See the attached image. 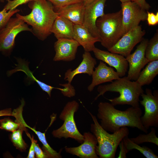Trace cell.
Here are the masks:
<instances>
[{"label": "cell", "mask_w": 158, "mask_h": 158, "mask_svg": "<svg viewBox=\"0 0 158 158\" xmlns=\"http://www.w3.org/2000/svg\"><path fill=\"white\" fill-rule=\"evenodd\" d=\"M97 116L100 125L107 131L113 133L123 127L136 128L147 133L141 120L142 112L139 107H132L125 111L116 109L111 103L100 102L98 105Z\"/></svg>", "instance_id": "cell-1"}, {"label": "cell", "mask_w": 158, "mask_h": 158, "mask_svg": "<svg viewBox=\"0 0 158 158\" xmlns=\"http://www.w3.org/2000/svg\"><path fill=\"white\" fill-rule=\"evenodd\" d=\"M28 3L31 10L30 13L23 16L17 13L16 17L31 26L32 33L39 40L44 41L51 34V30L58 14L47 0H33Z\"/></svg>", "instance_id": "cell-2"}, {"label": "cell", "mask_w": 158, "mask_h": 158, "mask_svg": "<svg viewBox=\"0 0 158 158\" xmlns=\"http://www.w3.org/2000/svg\"><path fill=\"white\" fill-rule=\"evenodd\" d=\"M99 94L95 98H98L107 92L119 93V96L108 99L114 106L127 104L131 107H139V97L144 93L142 86L136 81H132L126 77L120 78L109 84L100 85L97 88Z\"/></svg>", "instance_id": "cell-3"}, {"label": "cell", "mask_w": 158, "mask_h": 158, "mask_svg": "<svg viewBox=\"0 0 158 158\" xmlns=\"http://www.w3.org/2000/svg\"><path fill=\"white\" fill-rule=\"evenodd\" d=\"M93 123L90 125V130L96 137L98 145L96 152L100 158H114L117 147L121 141L128 136L129 130L127 127L121 128L111 134L104 130L98 122L96 117L90 112Z\"/></svg>", "instance_id": "cell-4"}, {"label": "cell", "mask_w": 158, "mask_h": 158, "mask_svg": "<svg viewBox=\"0 0 158 158\" xmlns=\"http://www.w3.org/2000/svg\"><path fill=\"white\" fill-rule=\"evenodd\" d=\"M96 25L101 45L108 50L126 33L122 22L121 10L99 18Z\"/></svg>", "instance_id": "cell-5"}, {"label": "cell", "mask_w": 158, "mask_h": 158, "mask_svg": "<svg viewBox=\"0 0 158 158\" xmlns=\"http://www.w3.org/2000/svg\"><path fill=\"white\" fill-rule=\"evenodd\" d=\"M79 106L78 102L74 100L66 104L59 116L63 123L59 128L52 131V134L54 137L59 139L70 138L80 143L83 142V135L78 130L74 117Z\"/></svg>", "instance_id": "cell-6"}, {"label": "cell", "mask_w": 158, "mask_h": 158, "mask_svg": "<svg viewBox=\"0 0 158 158\" xmlns=\"http://www.w3.org/2000/svg\"><path fill=\"white\" fill-rule=\"evenodd\" d=\"M23 31L32 32V29L20 19L11 18L6 25L0 30V52L6 56L11 54L15 45L17 35Z\"/></svg>", "instance_id": "cell-7"}, {"label": "cell", "mask_w": 158, "mask_h": 158, "mask_svg": "<svg viewBox=\"0 0 158 158\" xmlns=\"http://www.w3.org/2000/svg\"><path fill=\"white\" fill-rule=\"evenodd\" d=\"M145 93L140 96L142 100L139 102L144 107V114L141 117L142 125L148 130L150 127H158V91L146 88Z\"/></svg>", "instance_id": "cell-8"}, {"label": "cell", "mask_w": 158, "mask_h": 158, "mask_svg": "<svg viewBox=\"0 0 158 158\" xmlns=\"http://www.w3.org/2000/svg\"><path fill=\"white\" fill-rule=\"evenodd\" d=\"M145 31L140 25L133 28L126 33L108 51L126 57L131 54L134 47L144 38Z\"/></svg>", "instance_id": "cell-9"}, {"label": "cell", "mask_w": 158, "mask_h": 158, "mask_svg": "<svg viewBox=\"0 0 158 158\" xmlns=\"http://www.w3.org/2000/svg\"><path fill=\"white\" fill-rule=\"evenodd\" d=\"M148 41L143 38L135 51L126 57L129 67L126 77L129 80L136 81L141 70L149 62L145 56V53Z\"/></svg>", "instance_id": "cell-10"}, {"label": "cell", "mask_w": 158, "mask_h": 158, "mask_svg": "<svg viewBox=\"0 0 158 158\" xmlns=\"http://www.w3.org/2000/svg\"><path fill=\"white\" fill-rule=\"evenodd\" d=\"M122 22L126 32L139 25L141 21L146 20L147 11L135 2L122 3Z\"/></svg>", "instance_id": "cell-11"}, {"label": "cell", "mask_w": 158, "mask_h": 158, "mask_svg": "<svg viewBox=\"0 0 158 158\" xmlns=\"http://www.w3.org/2000/svg\"><path fill=\"white\" fill-rule=\"evenodd\" d=\"M106 1L94 0L85 6L83 25L87 29L93 36L99 39L96 22L99 18L105 14L104 8Z\"/></svg>", "instance_id": "cell-12"}, {"label": "cell", "mask_w": 158, "mask_h": 158, "mask_svg": "<svg viewBox=\"0 0 158 158\" xmlns=\"http://www.w3.org/2000/svg\"><path fill=\"white\" fill-rule=\"evenodd\" d=\"M92 51L97 59L115 68L119 77L125 75L128 67L126 57L120 54L102 50L96 47Z\"/></svg>", "instance_id": "cell-13"}, {"label": "cell", "mask_w": 158, "mask_h": 158, "mask_svg": "<svg viewBox=\"0 0 158 158\" xmlns=\"http://www.w3.org/2000/svg\"><path fill=\"white\" fill-rule=\"evenodd\" d=\"M84 141L80 146L74 147H65L66 152L80 158H98L96 152L97 141L95 136L89 132L83 134Z\"/></svg>", "instance_id": "cell-14"}, {"label": "cell", "mask_w": 158, "mask_h": 158, "mask_svg": "<svg viewBox=\"0 0 158 158\" xmlns=\"http://www.w3.org/2000/svg\"><path fill=\"white\" fill-rule=\"evenodd\" d=\"M80 46L73 39L57 40L54 44L55 54L53 60L55 61H71L74 60Z\"/></svg>", "instance_id": "cell-15"}, {"label": "cell", "mask_w": 158, "mask_h": 158, "mask_svg": "<svg viewBox=\"0 0 158 158\" xmlns=\"http://www.w3.org/2000/svg\"><path fill=\"white\" fill-rule=\"evenodd\" d=\"M92 76V82L87 88L90 92L92 91L95 87L98 85L106 82H111L120 78L113 68L107 66L106 63L101 61L94 70Z\"/></svg>", "instance_id": "cell-16"}, {"label": "cell", "mask_w": 158, "mask_h": 158, "mask_svg": "<svg viewBox=\"0 0 158 158\" xmlns=\"http://www.w3.org/2000/svg\"><path fill=\"white\" fill-rule=\"evenodd\" d=\"M21 104L19 106L14 109L12 112V116L16 118L15 121L23 125L35 133L37 135L38 139L43 145V150L45 153L48 158H56L59 155V153L54 150L49 144L45 137V133H43L37 131L34 128L30 127L28 125L25 121L23 116V107L25 104V102L23 99L21 101Z\"/></svg>", "instance_id": "cell-17"}, {"label": "cell", "mask_w": 158, "mask_h": 158, "mask_svg": "<svg viewBox=\"0 0 158 158\" xmlns=\"http://www.w3.org/2000/svg\"><path fill=\"white\" fill-rule=\"evenodd\" d=\"M54 10L58 16L68 19L74 25H83L85 10L83 2Z\"/></svg>", "instance_id": "cell-18"}, {"label": "cell", "mask_w": 158, "mask_h": 158, "mask_svg": "<svg viewBox=\"0 0 158 158\" xmlns=\"http://www.w3.org/2000/svg\"><path fill=\"white\" fill-rule=\"evenodd\" d=\"M82 57V61L75 69L73 70L69 69L65 72L64 79L68 83H71L74 77L78 74L85 73L92 75L97 63L96 59L89 52L85 51Z\"/></svg>", "instance_id": "cell-19"}, {"label": "cell", "mask_w": 158, "mask_h": 158, "mask_svg": "<svg viewBox=\"0 0 158 158\" xmlns=\"http://www.w3.org/2000/svg\"><path fill=\"white\" fill-rule=\"evenodd\" d=\"M73 39L87 52L92 51L95 43L100 42L99 39L93 36L83 25H74Z\"/></svg>", "instance_id": "cell-20"}, {"label": "cell", "mask_w": 158, "mask_h": 158, "mask_svg": "<svg viewBox=\"0 0 158 158\" xmlns=\"http://www.w3.org/2000/svg\"><path fill=\"white\" fill-rule=\"evenodd\" d=\"M51 32L57 40L73 39L74 25L68 19L58 16L54 22Z\"/></svg>", "instance_id": "cell-21"}, {"label": "cell", "mask_w": 158, "mask_h": 158, "mask_svg": "<svg viewBox=\"0 0 158 158\" xmlns=\"http://www.w3.org/2000/svg\"><path fill=\"white\" fill-rule=\"evenodd\" d=\"M17 64L14 68L9 70L7 72V75L10 76L13 73L18 71H22L25 73L27 76L30 79L36 82L42 90L47 92L49 97H51V92L53 89H58V88H55L50 85L41 81L37 80L33 75L32 73L30 70L28 63L25 61L20 58H17Z\"/></svg>", "instance_id": "cell-22"}, {"label": "cell", "mask_w": 158, "mask_h": 158, "mask_svg": "<svg viewBox=\"0 0 158 158\" xmlns=\"http://www.w3.org/2000/svg\"><path fill=\"white\" fill-rule=\"evenodd\" d=\"M158 74V60L149 62L136 81L142 87L150 84Z\"/></svg>", "instance_id": "cell-23"}, {"label": "cell", "mask_w": 158, "mask_h": 158, "mask_svg": "<svg viewBox=\"0 0 158 158\" xmlns=\"http://www.w3.org/2000/svg\"><path fill=\"white\" fill-rule=\"evenodd\" d=\"M123 141L128 152L133 149H136L140 151L147 158H158V156L154 153L152 149L147 146H143L141 147L135 143L128 138V136L124 138Z\"/></svg>", "instance_id": "cell-24"}, {"label": "cell", "mask_w": 158, "mask_h": 158, "mask_svg": "<svg viewBox=\"0 0 158 158\" xmlns=\"http://www.w3.org/2000/svg\"><path fill=\"white\" fill-rule=\"evenodd\" d=\"M145 56L149 61L158 60V31L148 41L145 50Z\"/></svg>", "instance_id": "cell-25"}, {"label": "cell", "mask_w": 158, "mask_h": 158, "mask_svg": "<svg viewBox=\"0 0 158 158\" xmlns=\"http://www.w3.org/2000/svg\"><path fill=\"white\" fill-rule=\"evenodd\" d=\"M26 127L20 124L19 128L12 132L10 135V139L14 145L16 149L21 151H24L27 148V145L23 138L22 134L23 131H27Z\"/></svg>", "instance_id": "cell-26"}, {"label": "cell", "mask_w": 158, "mask_h": 158, "mask_svg": "<svg viewBox=\"0 0 158 158\" xmlns=\"http://www.w3.org/2000/svg\"><path fill=\"white\" fill-rule=\"evenodd\" d=\"M155 129L152 127L150 132L146 134H140L135 137L129 138L133 142L139 145L145 142H150L158 146V138L156 134Z\"/></svg>", "instance_id": "cell-27"}, {"label": "cell", "mask_w": 158, "mask_h": 158, "mask_svg": "<svg viewBox=\"0 0 158 158\" xmlns=\"http://www.w3.org/2000/svg\"><path fill=\"white\" fill-rule=\"evenodd\" d=\"M20 124L14 121L9 118H5L0 120V128L8 131L13 132L18 129Z\"/></svg>", "instance_id": "cell-28"}, {"label": "cell", "mask_w": 158, "mask_h": 158, "mask_svg": "<svg viewBox=\"0 0 158 158\" xmlns=\"http://www.w3.org/2000/svg\"><path fill=\"white\" fill-rule=\"evenodd\" d=\"M17 9L7 11L4 8L0 11V30L6 25L9 19L15 13L19 12Z\"/></svg>", "instance_id": "cell-29"}, {"label": "cell", "mask_w": 158, "mask_h": 158, "mask_svg": "<svg viewBox=\"0 0 158 158\" xmlns=\"http://www.w3.org/2000/svg\"><path fill=\"white\" fill-rule=\"evenodd\" d=\"M53 5L54 9L66 6L83 2L84 0H47Z\"/></svg>", "instance_id": "cell-30"}, {"label": "cell", "mask_w": 158, "mask_h": 158, "mask_svg": "<svg viewBox=\"0 0 158 158\" xmlns=\"http://www.w3.org/2000/svg\"><path fill=\"white\" fill-rule=\"evenodd\" d=\"M59 85L63 87V88H60L59 90L64 96L71 97L75 96V90L71 83L68 82L64 84H60Z\"/></svg>", "instance_id": "cell-31"}, {"label": "cell", "mask_w": 158, "mask_h": 158, "mask_svg": "<svg viewBox=\"0 0 158 158\" xmlns=\"http://www.w3.org/2000/svg\"><path fill=\"white\" fill-rule=\"evenodd\" d=\"M33 0H9L5 6L4 8L7 11L16 9L19 6L26 4Z\"/></svg>", "instance_id": "cell-32"}, {"label": "cell", "mask_w": 158, "mask_h": 158, "mask_svg": "<svg viewBox=\"0 0 158 158\" xmlns=\"http://www.w3.org/2000/svg\"><path fill=\"white\" fill-rule=\"evenodd\" d=\"M147 18L146 20L149 26H154L157 25L158 23V12L156 14L153 12H150L147 11Z\"/></svg>", "instance_id": "cell-33"}, {"label": "cell", "mask_w": 158, "mask_h": 158, "mask_svg": "<svg viewBox=\"0 0 158 158\" xmlns=\"http://www.w3.org/2000/svg\"><path fill=\"white\" fill-rule=\"evenodd\" d=\"M34 145L36 157L37 158H47V156L43 150L40 148L37 143V140L34 139L33 136L32 137Z\"/></svg>", "instance_id": "cell-34"}, {"label": "cell", "mask_w": 158, "mask_h": 158, "mask_svg": "<svg viewBox=\"0 0 158 158\" xmlns=\"http://www.w3.org/2000/svg\"><path fill=\"white\" fill-rule=\"evenodd\" d=\"M119 145L120 148V151L118 158H126V154L128 152L124 145L123 139L120 142Z\"/></svg>", "instance_id": "cell-35"}, {"label": "cell", "mask_w": 158, "mask_h": 158, "mask_svg": "<svg viewBox=\"0 0 158 158\" xmlns=\"http://www.w3.org/2000/svg\"><path fill=\"white\" fill-rule=\"evenodd\" d=\"M27 135L30 138L31 140V144L29 151L28 156L27 158H35V151L34 150V145L32 137L30 134L27 132H26Z\"/></svg>", "instance_id": "cell-36"}, {"label": "cell", "mask_w": 158, "mask_h": 158, "mask_svg": "<svg viewBox=\"0 0 158 158\" xmlns=\"http://www.w3.org/2000/svg\"><path fill=\"white\" fill-rule=\"evenodd\" d=\"M138 4L142 9L148 11L150 8V5L145 0H132Z\"/></svg>", "instance_id": "cell-37"}, {"label": "cell", "mask_w": 158, "mask_h": 158, "mask_svg": "<svg viewBox=\"0 0 158 158\" xmlns=\"http://www.w3.org/2000/svg\"><path fill=\"white\" fill-rule=\"evenodd\" d=\"M12 111L11 108H6L0 110V117L2 116H12Z\"/></svg>", "instance_id": "cell-38"}, {"label": "cell", "mask_w": 158, "mask_h": 158, "mask_svg": "<svg viewBox=\"0 0 158 158\" xmlns=\"http://www.w3.org/2000/svg\"><path fill=\"white\" fill-rule=\"evenodd\" d=\"M94 0H84L83 3L84 6H85L89 4Z\"/></svg>", "instance_id": "cell-39"}, {"label": "cell", "mask_w": 158, "mask_h": 158, "mask_svg": "<svg viewBox=\"0 0 158 158\" xmlns=\"http://www.w3.org/2000/svg\"><path fill=\"white\" fill-rule=\"evenodd\" d=\"M122 3H124L130 1H132V0H119Z\"/></svg>", "instance_id": "cell-40"}, {"label": "cell", "mask_w": 158, "mask_h": 158, "mask_svg": "<svg viewBox=\"0 0 158 158\" xmlns=\"http://www.w3.org/2000/svg\"><path fill=\"white\" fill-rule=\"evenodd\" d=\"M0 1L1 2H4V0H0Z\"/></svg>", "instance_id": "cell-41"}, {"label": "cell", "mask_w": 158, "mask_h": 158, "mask_svg": "<svg viewBox=\"0 0 158 158\" xmlns=\"http://www.w3.org/2000/svg\"><path fill=\"white\" fill-rule=\"evenodd\" d=\"M6 0V1H7V0Z\"/></svg>", "instance_id": "cell-42"}]
</instances>
